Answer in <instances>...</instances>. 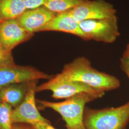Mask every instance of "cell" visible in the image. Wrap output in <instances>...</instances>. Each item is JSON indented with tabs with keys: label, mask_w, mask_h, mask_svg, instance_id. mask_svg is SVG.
<instances>
[{
	"label": "cell",
	"mask_w": 129,
	"mask_h": 129,
	"mask_svg": "<svg viewBox=\"0 0 129 129\" xmlns=\"http://www.w3.org/2000/svg\"><path fill=\"white\" fill-rule=\"evenodd\" d=\"M61 73L69 79L84 83L102 92L114 90L120 85L118 78L93 68L90 61L84 56L77 57L65 64Z\"/></svg>",
	"instance_id": "1"
},
{
	"label": "cell",
	"mask_w": 129,
	"mask_h": 129,
	"mask_svg": "<svg viewBox=\"0 0 129 129\" xmlns=\"http://www.w3.org/2000/svg\"><path fill=\"white\" fill-rule=\"evenodd\" d=\"M99 95L80 93L59 102L38 100L42 108H50L58 112L66 122L67 129H86L83 117L86 104L100 98Z\"/></svg>",
	"instance_id": "2"
},
{
	"label": "cell",
	"mask_w": 129,
	"mask_h": 129,
	"mask_svg": "<svg viewBox=\"0 0 129 129\" xmlns=\"http://www.w3.org/2000/svg\"><path fill=\"white\" fill-rule=\"evenodd\" d=\"M86 129H126L129 122V102L117 108L85 109Z\"/></svg>",
	"instance_id": "3"
},
{
	"label": "cell",
	"mask_w": 129,
	"mask_h": 129,
	"mask_svg": "<svg viewBox=\"0 0 129 129\" xmlns=\"http://www.w3.org/2000/svg\"><path fill=\"white\" fill-rule=\"evenodd\" d=\"M50 90L54 99H67L80 93H87L102 97L105 92L94 89L84 83L71 80L61 72L52 77L46 82L38 86L36 92Z\"/></svg>",
	"instance_id": "4"
},
{
	"label": "cell",
	"mask_w": 129,
	"mask_h": 129,
	"mask_svg": "<svg viewBox=\"0 0 129 129\" xmlns=\"http://www.w3.org/2000/svg\"><path fill=\"white\" fill-rule=\"evenodd\" d=\"M79 26L87 40L111 44L120 36L117 15L100 20L84 21L79 23Z\"/></svg>",
	"instance_id": "5"
},
{
	"label": "cell",
	"mask_w": 129,
	"mask_h": 129,
	"mask_svg": "<svg viewBox=\"0 0 129 129\" xmlns=\"http://www.w3.org/2000/svg\"><path fill=\"white\" fill-rule=\"evenodd\" d=\"M37 81L28 83L27 91L23 102L13 110L12 122L13 124L23 123L32 125L38 122H50L41 115L36 106L35 94Z\"/></svg>",
	"instance_id": "6"
},
{
	"label": "cell",
	"mask_w": 129,
	"mask_h": 129,
	"mask_svg": "<svg viewBox=\"0 0 129 129\" xmlns=\"http://www.w3.org/2000/svg\"><path fill=\"white\" fill-rule=\"evenodd\" d=\"M52 77L33 67L14 64L0 66V88L12 84L28 83Z\"/></svg>",
	"instance_id": "7"
},
{
	"label": "cell",
	"mask_w": 129,
	"mask_h": 129,
	"mask_svg": "<svg viewBox=\"0 0 129 129\" xmlns=\"http://www.w3.org/2000/svg\"><path fill=\"white\" fill-rule=\"evenodd\" d=\"M71 12L78 23L110 18L116 15L117 12L113 5L104 0H85L72 9Z\"/></svg>",
	"instance_id": "8"
},
{
	"label": "cell",
	"mask_w": 129,
	"mask_h": 129,
	"mask_svg": "<svg viewBox=\"0 0 129 129\" xmlns=\"http://www.w3.org/2000/svg\"><path fill=\"white\" fill-rule=\"evenodd\" d=\"M34 35V34L23 27L17 19L0 22V44L5 50L10 52L15 47L27 41Z\"/></svg>",
	"instance_id": "9"
},
{
	"label": "cell",
	"mask_w": 129,
	"mask_h": 129,
	"mask_svg": "<svg viewBox=\"0 0 129 129\" xmlns=\"http://www.w3.org/2000/svg\"><path fill=\"white\" fill-rule=\"evenodd\" d=\"M58 31L76 36L84 40H87L79 26V23L74 18L71 9L58 13L41 28L39 32Z\"/></svg>",
	"instance_id": "10"
},
{
	"label": "cell",
	"mask_w": 129,
	"mask_h": 129,
	"mask_svg": "<svg viewBox=\"0 0 129 129\" xmlns=\"http://www.w3.org/2000/svg\"><path fill=\"white\" fill-rule=\"evenodd\" d=\"M56 14L43 6L36 9L26 10L17 20L23 27L34 34L38 32Z\"/></svg>",
	"instance_id": "11"
},
{
	"label": "cell",
	"mask_w": 129,
	"mask_h": 129,
	"mask_svg": "<svg viewBox=\"0 0 129 129\" xmlns=\"http://www.w3.org/2000/svg\"><path fill=\"white\" fill-rule=\"evenodd\" d=\"M28 83L12 84L0 88V102L14 108L18 106L26 96Z\"/></svg>",
	"instance_id": "12"
},
{
	"label": "cell",
	"mask_w": 129,
	"mask_h": 129,
	"mask_svg": "<svg viewBox=\"0 0 129 129\" xmlns=\"http://www.w3.org/2000/svg\"><path fill=\"white\" fill-rule=\"evenodd\" d=\"M27 10L23 0H0V19L18 18Z\"/></svg>",
	"instance_id": "13"
},
{
	"label": "cell",
	"mask_w": 129,
	"mask_h": 129,
	"mask_svg": "<svg viewBox=\"0 0 129 129\" xmlns=\"http://www.w3.org/2000/svg\"><path fill=\"white\" fill-rule=\"evenodd\" d=\"M85 0H45L44 6L56 14L72 9Z\"/></svg>",
	"instance_id": "14"
},
{
	"label": "cell",
	"mask_w": 129,
	"mask_h": 129,
	"mask_svg": "<svg viewBox=\"0 0 129 129\" xmlns=\"http://www.w3.org/2000/svg\"><path fill=\"white\" fill-rule=\"evenodd\" d=\"M12 107L9 104L0 102V129H12Z\"/></svg>",
	"instance_id": "15"
},
{
	"label": "cell",
	"mask_w": 129,
	"mask_h": 129,
	"mask_svg": "<svg viewBox=\"0 0 129 129\" xmlns=\"http://www.w3.org/2000/svg\"><path fill=\"white\" fill-rule=\"evenodd\" d=\"M12 52L7 51L0 44V66L14 64Z\"/></svg>",
	"instance_id": "16"
},
{
	"label": "cell",
	"mask_w": 129,
	"mask_h": 129,
	"mask_svg": "<svg viewBox=\"0 0 129 129\" xmlns=\"http://www.w3.org/2000/svg\"><path fill=\"white\" fill-rule=\"evenodd\" d=\"M25 6L27 10L36 9L44 6L45 0H23Z\"/></svg>",
	"instance_id": "17"
},
{
	"label": "cell",
	"mask_w": 129,
	"mask_h": 129,
	"mask_svg": "<svg viewBox=\"0 0 129 129\" xmlns=\"http://www.w3.org/2000/svg\"><path fill=\"white\" fill-rule=\"evenodd\" d=\"M120 60V68L129 78V58L122 57Z\"/></svg>",
	"instance_id": "18"
},
{
	"label": "cell",
	"mask_w": 129,
	"mask_h": 129,
	"mask_svg": "<svg viewBox=\"0 0 129 129\" xmlns=\"http://www.w3.org/2000/svg\"><path fill=\"white\" fill-rule=\"evenodd\" d=\"M35 129H56L51 125V123L38 122L31 125Z\"/></svg>",
	"instance_id": "19"
},
{
	"label": "cell",
	"mask_w": 129,
	"mask_h": 129,
	"mask_svg": "<svg viewBox=\"0 0 129 129\" xmlns=\"http://www.w3.org/2000/svg\"><path fill=\"white\" fill-rule=\"evenodd\" d=\"M12 129H35L32 125L23 123L13 124Z\"/></svg>",
	"instance_id": "20"
},
{
	"label": "cell",
	"mask_w": 129,
	"mask_h": 129,
	"mask_svg": "<svg viewBox=\"0 0 129 129\" xmlns=\"http://www.w3.org/2000/svg\"><path fill=\"white\" fill-rule=\"evenodd\" d=\"M122 57L129 58V43L126 46L125 50L123 54Z\"/></svg>",
	"instance_id": "21"
},
{
	"label": "cell",
	"mask_w": 129,
	"mask_h": 129,
	"mask_svg": "<svg viewBox=\"0 0 129 129\" xmlns=\"http://www.w3.org/2000/svg\"><path fill=\"white\" fill-rule=\"evenodd\" d=\"M1 21H1V19H0V22H1Z\"/></svg>",
	"instance_id": "22"
}]
</instances>
